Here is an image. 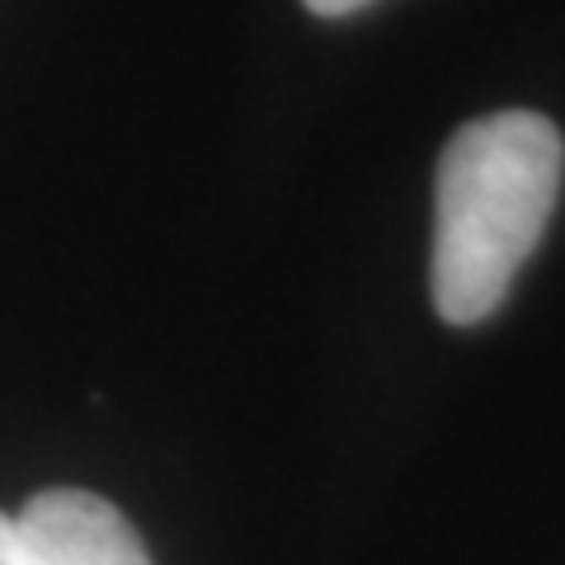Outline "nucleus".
I'll list each match as a JSON object with an SVG mask.
<instances>
[{
  "label": "nucleus",
  "mask_w": 565,
  "mask_h": 565,
  "mask_svg": "<svg viewBox=\"0 0 565 565\" xmlns=\"http://www.w3.org/2000/svg\"><path fill=\"white\" fill-rule=\"evenodd\" d=\"M565 141L552 118L504 109L457 128L434 180V307L448 326L486 321L552 222Z\"/></svg>",
  "instance_id": "nucleus-1"
},
{
  "label": "nucleus",
  "mask_w": 565,
  "mask_h": 565,
  "mask_svg": "<svg viewBox=\"0 0 565 565\" xmlns=\"http://www.w3.org/2000/svg\"><path fill=\"white\" fill-rule=\"evenodd\" d=\"M14 565H151V556L109 500L43 490L14 519Z\"/></svg>",
  "instance_id": "nucleus-2"
},
{
  "label": "nucleus",
  "mask_w": 565,
  "mask_h": 565,
  "mask_svg": "<svg viewBox=\"0 0 565 565\" xmlns=\"http://www.w3.org/2000/svg\"><path fill=\"white\" fill-rule=\"evenodd\" d=\"M302 6L311 14H321V20H340V14H353V10H363L367 0H302Z\"/></svg>",
  "instance_id": "nucleus-3"
},
{
  "label": "nucleus",
  "mask_w": 565,
  "mask_h": 565,
  "mask_svg": "<svg viewBox=\"0 0 565 565\" xmlns=\"http://www.w3.org/2000/svg\"><path fill=\"white\" fill-rule=\"evenodd\" d=\"M0 565H14V519L0 514Z\"/></svg>",
  "instance_id": "nucleus-4"
}]
</instances>
